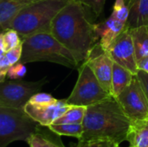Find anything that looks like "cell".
<instances>
[{
    "label": "cell",
    "mask_w": 148,
    "mask_h": 147,
    "mask_svg": "<svg viewBox=\"0 0 148 147\" xmlns=\"http://www.w3.org/2000/svg\"><path fill=\"white\" fill-rule=\"evenodd\" d=\"M106 53L114 62L129 69L134 75L137 74L139 69L136 54L130 29L126 27Z\"/></svg>",
    "instance_id": "9c48e42d"
},
{
    "label": "cell",
    "mask_w": 148,
    "mask_h": 147,
    "mask_svg": "<svg viewBox=\"0 0 148 147\" xmlns=\"http://www.w3.org/2000/svg\"><path fill=\"white\" fill-rule=\"evenodd\" d=\"M48 81V79L43 77L36 81L10 80L1 82L0 107L24 108L31 97L39 93Z\"/></svg>",
    "instance_id": "52a82bcc"
},
{
    "label": "cell",
    "mask_w": 148,
    "mask_h": 147,
    "mask_svg": "<svg viewBox=\"0 0 148 147\" xmlns=\"http://www.w3.org/2000/svg\"><path fill=\"white\" fill-rule=\"evenodd\" d=\"M90 143L92 147H121L120 145L110 140H94Z\"/></svg>",
    "instance_id": "83f0119b"
},
{
    "label": "cell",
    "mask_w": 148,
    "mask_h": 147,
    "mask_svg": "<svg viewBox=\"0 0 148 147\" xmlns=\"http://www.w3.org/2000/svg\"><path fill=\"white\" fill-rule=\"evenodd\" d=\"M40 126L24 108L0 107V147L18 140L27 142Z\"/></svg>",
    "instance_id": "5b68a950"
},
{
    "label": "cell",
    "mask_w": 148,
    "mask_h": 147,
    "mask_svg": "<svg viewBox=\"0 0 148 147\" xmlns=\"http://www.w3.org/2000/svg\"><path fill=\"white\" fill-rule=\"evenodd\" d=\"M137 77L139 78L140 81L141 82L143 88L145 90V93L147 94V97L148 99V74L142 71V70H138L137 74H136Z\"/></svg>",
    "instance_id": "4316f807"
},
{
    "label": "cell",
    "mask_w": 148,
    "mask_h": 147,
    "mask_svg": "<svg viewBox=\"0 0 148 147\" xmlns=\"http://www.w3.org/2000/svg\"><path fill=\"white\" fill-rule=\"evenodd\" d=\"M127 3L130 13L127 28L148 25V0H129Z\"/></svg>",
    "instance_id": "5bb4252c"
},
{
    "label": "cell",
    "mask_w": 148,
    "mask_h": 147,
    "mask_svg": "<svg viewBox=\"0 0 148 147\" xmlns=\"http://www.w3.org/2000/svg\"><path fill=\"white\" fill-rule=\"evenodd\" d=\"M95 25L90 22L88 9L72 0L53 20L51 33L81 63L88 60L99 42Z\"/></svg>",
    "instance_id": "6da1fadb"
},
{
    "label": "cell",
    "mask_w": 148,
    "mask_h": 147,
    "mask_svg": "<svg viewBox=\"0 0 148 147\" xmlns=\"http://www.w3.org/2000/svg\"><path fill=\"white\" fill-rule=\"evenodd\" d=\"M23 64L49 62L70 68H76L79 62L73 53L62 45L51 32H41L22 37Z\"/></svg>",
    "instance_id": "3957f363"
},
{
    "label": "cell",
    "mask_w": 148,
    "mask_h": 147,
    "mask_svg": "<svg viewBox=\"0 0 148 147\" xmlns=\"http://www.w3.org/2000/svg\"><path fill=\"white\" fill-rule=\"evenodd\" d=\"M127 141L128 147H148V118L132 120Z\"/></svg>",
    "instance_id": "9a60e30c"
},
{
    "label": "cell",
    "mask_w": 148,
    "mask_h": 147,
    "mask_svg": "<svg viewBox=\"0 0 148 147\" xmlns=\"http://www.w3.org/2000/svg\"><path fill=\"white\" fill-rule=\"evenodd\" d=\"M80 3L88 10H91L96 16H99L104 8L106 0H74Z\"/></svg>",
    "instance_id": "cb8c5ba5"
},
{
    "label": "cell",
    "mask_w": 148,
    "mask_h": 147,
    "mask_svg": "<svg viewBox=\"0 0 148 147\" xmlns=\"http://www.w3.org/2000/svg\"><path fill=\"white\" fill-rule=\"evenodd\" d=\"M23 55V42L18 46L0 55V82H3L7 77L9 68L20 62Z\"/></svg>",
    "instance_id": "d6986e66"
},
{
    "label": "cell",
    "mask_w": 148,
    "mask_h": 147,
    "mask_svg": "<svg viewBox=\"0 0 148 147\" xmlns=\"http://www.w3.org/2000/svg\"><path fill=\"white\" fill-rule=\"evenodd\" d=\"M110 96L113 95L106 91L91 68L84 62L79 68V76L75 88L66 101L69 105L88 107Z\"/></svg>",
    "instance_id": "8992f818"
},
{
    "label": "cell",
    "mask_w": 148,
    "mask_h": 147,
    "mask_svg": "<svg viewBox=\"0 0 148 147\" xmlns=\"http://www.w3.org/2000/svg\"><path fill=\"white\" fill-rule=\"evenodd\" d=\"M51 131L57 133L60 136L74 137L82 139L83 134V125L82 124H51L48 126Z\"/></svg>",
    "instance_id": "44dd1931"
},
{
    "label": "cell",
    "mask_w": 148,
    "mask_h": 147,
    "mask_svg": "<svg viewBox=\"0 0 148 147\" xmlns=\"http://www.w3.org/2000/svg\"><path fill=\"white\" fill-rule=\"evenodd\" d=\"M91 68L96 78L99 80L102 87L112 95V76L114 61L111 57L102 50L99 42L93 49L91 55L85 61Z\"/></svg>",
    "instance_id": "30bf717a"
},
{
    "label": "cell",
    "mask_w": 148,
    "mask_h": 147,
    "mask_svg": "<svg viewBox=\"0 0 148 147\" xmlns=\"http://www.w3.org/2000/svg\"><path fill=\"white\" fill-rule=\"evenodd\" d=\"M86 113H87V107L70 105L69 109L61 117H59L54 123L56 124H82Z\"/></svg>",
    "instance_id": "ffe728a7"
},
{
    "label": "cell",
    "mask_w": 148,
    "mask_h": 147,
    "mask_svg": "<svg viewBox=\"0 0 148 147\" xmlns=\"http://www.w3.org/2000/svg\"><path fill=\"white\" fill-rule=\"evenodd\" d=\"M131 122L116 98L110 96L87 107L81 140H110L121 145L127 141Z\"/></svg>",
    "instance_id": "7a4b0ae2"
},
{
    "label": "cell",
    "mask_w": 148,
    "mask_h": 147,
    "mask_svg": "<svg viewBox=\"0 0 148 147\" xmlns=\"http://www.w3.org/2000/svg\"><path fill=\"white\" fill-rule=\"evenodd\" d=\"M129 6L126 0H116L114 4V10L112 16H114L119 21L127 24L129 17Z\"/></svg>",
    "instance_id": "603a6c76"
},
{
    "label": "cell",
    "mask_w": 148,
    "mask_h": 147,
    "mask_svg": "<svg viewBox=\"0 0 148 147\" xmlns=\"http://www.w3.org/2000/svg\"><path fill=\"white\" fill-rule=\"evenodd\" d=\"M38 0H0V25L3 30L10 29L15 16L25 7Z\"/></svg>",
    "instance_id": "4fadbf2b"
},
{
    "label": "cell",
    "mask_w": 148,
    "mask_h": 147,
    "mask_svg": "<svg viewBox=\"0 0 148 147\" xmlns=\"http://www.w3.org/2000/svg\"><path fill=\"white\" fill-rule=\"evenodd\" d=\"M41 126L27 140L29 147H64L60 139V135L56 133L54 134V132L49 127L46 131L41 129Z\"/></svg>",
    "instance_id": "e0dca14e"
},
{
    "label": "cell",
    "mask_w": 148,
    "mask_h": 147,
    "mask_svg": "<svg viewBox=\"0 0 148 147\" xmlns=\"http://www.w3.org/2000/svg\"><path fill=\"white\" fill-rule=\"evenodd\" d=\"M72 0H38L23 9L12 20L10 29L21 37L41 32H51V24L58 13Z\"/></svg>",
    "instance_id": "277c9868"
},
{
    "label": "cell",
    "mask_w": 148,
    "mask_h": 147,
    "mask_svg": "<svg viewBox=\"0 0 148 147\" xmlns=\"http://www.w3.org/2000/svg\"><path fill=\"white\" fill-rule=\"evenodd\" d=\"M56 101V99H55L51 94L39 92L37 94H36L35 95H33L29 102L36 104V105H46V104L52 103Z\"/></svg>",
    "instance_id": "484cf974"
},
{
    "label": "cell",
    "mask_w": 148,
    "mask_h": 147,
    "mask_svg": "<svg viewBox=\"0 0 148 147\" xmlns=\"http://www.w3.org/2000/svg\"><path fill=\"white\" fill-rule=\"evenodd\" d=\"M95 32L99 39V44L103 51H107L121 33L126 29L127 24L110 16L104 22L95 23Z\"/></svg>",
    "instance_id": "7c38bea8"
},
{
    "label": "cell",
    "mask_w": 148,
    "mask_h": 147,
    "mask_svg": "<svg viewBox=\"0 0 148 147\" xmlns=\"http://www.w3.org/2000/svg\"><path fill=\"white\" fill-rule=\"evenodd\" d=\"M134 74L125 67L114 62L112 76V95L117 97L132 82Z\"/></svg>",
    "instance_id": "2e32d148"
},
{
    "label": "cell",
    "mask_w": 148,
    "mask_h": 147,
    "mask_svg": "<svg viewBox=\"0 0 148 147\" xmlns=\"http://www.w3.org/2000/svg\"><path fill=\"white\" fill-rule=\"evenodd\" d=\"M115 98L131 120L148 118V99L136 75L130 85Z\"/></svg>",
    "instance_id": "ba28073f"
},
{
    "label": "cell",
    "mask_w": 148,
    "mask_h": 147,
    "mask_svg": "<svg viewBox=\"0 0 148 147\" xmlns=\"http://www.w3.org/2000/svg\"><path fill=\"white\" fill-rule=\"evenodd\" d=\"M21 43L22 37L16 30L13 29L3 30L0 36V55L18 46Z\"/></svg>",
    "instance_id": "7402d4cb"
},
{
    "label": "cell",
    "mask_w": 148,
    "mask_h": 147,
    "mask_svg": "<svg viewBox=\"0 0 148 147\" xmlns=\"http://www.w3.org/2000/svg\"><path fill=\"white\" fill-rule=\"evenodd\" d=\"M129 29L138 62L148 55V25H143Z\"/></svg>",
    "instance_id": "ac0fdd59"
},
{
    "label": "cell",
    "mask_w": 148,
    "mask_h": 147,
    "mask_svg": "<svg viewBox=\"0 0 148 147\" xmlns=\"http://www.w3.org/2000/svg\"><path fill=\"white\" fill-rule=\"evenodd\" d=\"M70 107L66 100H56V101L46 105H36L28 102L25 107V112L36 122L42 126H49L61 117Z\"/></svg>",
    "instance_id": "8fae6325"
},
{
    "label": "cell",
    "mask_w": 148,
    "mask_h": 147,
    "mask_svg": "<svg viewBox=\"0 0 148 147\" xmlns=\"http://www.w3.org/2000/svg\"><path fill=\"white\" fill-rule=\"evenodd\" d=\"M137 65H138V69L139 70H142L146 73L148 74V55L142 58L141 60L137 62Z\"/></svg>",
    "instance_id": "f1b7e54d"
},
{
    "label": "cell",
    "mask_w": 148,
    "mask_h": 147,
    "mask_svg": "<svg viewBox=\"0 0 148 147\" xmlns=\"http://www.w3.org/2000/svg\"><path fill=\"white\" fill-rule=\"evenodd\" d=\"M26 74L24 64L17 62L11 66L7 72V78L10 80H21Z\"/></svg>",
    "instance_id": "d4e9b609"
},
{
    "label": "cell",
    "mask_w": 148,
    "mask_h": 147,
    "mask_svg": "<svg viewBox=\"0 0 148 147\" xmlns=\"http://www.w3.org/2000/svg\"><path fill=\"white\" fill-rule=\"evenodd\" d=\"M75 147H92L90 141H85V140H79L78 144Z\"/></svg>",
    "instance_id": "f546056e"
}]
</instances>
